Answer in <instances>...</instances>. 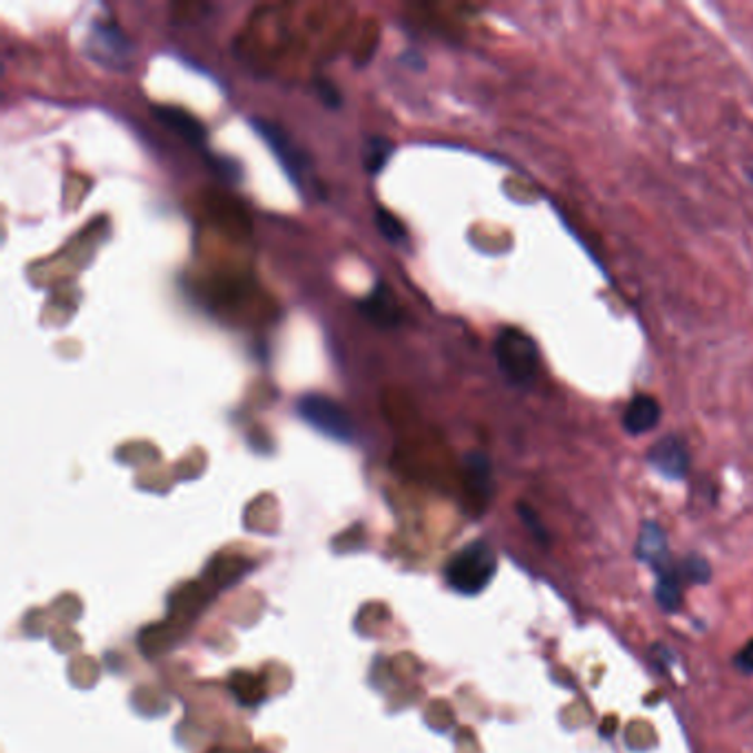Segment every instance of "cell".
Returning a JSON list of instances; mask_svg holds the SVG:
<instances>
[{"mask_svg":"<svg viewBox=\"0 0 753 753\" xmlns=\"http://www.w3.org/2000/svg\"><path fill=\"white\" fill-rule=\"evenodd\" d=\"M495 360L504 378L515 387H528L539 371V349L522 329L506 327L495 338Z\"/></svg>","mask_w":753,"mask_h":753,"instance_id":"obj_1","label":"cell"},{"mask_svg":"<svg viewBox=\"0 0 753 753\" xmlns=\"http://www.w3.org/2000/svg\"><path fill=\"white\" fill-rule=\"evenodd\" d=\"M497 571V557L486 542H473L457 551L445 568L447 584L462 595L482 593Z\"/></svg>","mask_w":753,"mask_h":753,"instance_id":"obj_2","label":"cell"},{"mask_svg":"<svg viewBox=\"0 0 753 753\" xmlns=\"http://www.w3.org/2000/svg\"><path fill=\"white\" fill-rule=\"evenodd\" d=\"M303 420L331 440L347 443L354 436V423L349 414L331 398L320 394H307L299 400Z\"/></svg>","mask_w":753,"mask_h":753,"instance_id":"obj_3","label":"cell"},{"mask_svg":"<svg viewBox=\"0 0 753 753\" xmlns=\"http://www.w3.org/2000/svg\"><path fill=\"white\" fill-rule=\"evenodd\" d=\"M647 462L658 473H663L665 477L681 479V477H685V473L690 468V453H687V447L681 438L665 436L663 440H658L656 445L650 447Z\"/></svg>","mask_w":753,"mask_h":753,"instance_id":"obj_4","label":"cell"},{"mask_svg":"<svg viewBox=\"0 0 753 753\" xmlns=\"http://www.w3.org/2000/svg\"><path fill=\"white\" fill-rule=\"evenodd\" d=\"M661 405L650 394H636L623 412V429L630 436H643L652 432L661 420Z\"/></svg>","mask_w":753,"mask_h":753,"instance_id":"obj_5","label":"cell"},{"mask_svg":"<svg viewBox=\"0 0 753 753\" xmlns=\"http://www.w3.org/2000/svg\"><path fill=\"white\" fill-rule=\"evenodd\" d=\"M152 116L175 136L186 140L188 145H201L206 140V129L197 118L179 107H155Z\"/></svg>","mask_w":753,"mask_h":753,"instance_id":"obj_6","label":"cell"},{"mask_svg":"<svg viewBox=\"0 0 753 753\" xmlns=\"http://www.w3.org/2000/svg\"><path fill=\"white\" fill-rule=\"evenodd\" d=\"M360 309L380 329L396 327L400 323V316H403L394 295L383 286H378L365 301L360 303Z\"/></svg>","mask_w":753,"mask_h":753,"instance_id":"obj_7","label":"cell"},{"mask_svg":"<svg viewBox=\"0 0 753 753\" xmlns=\"http://www.w3.org/2000/svg\"><path fill=\"white\" fill-rule=\"evenodd\" d=\"M255 131L268 142V147L275 151V155L281 159V164L286 166V170L297 179L299 172H301V155L299 151L293 147V142L288 140V136L277 129L275 125L270 122H261V120H255Z\"/></svg>","mask_w":753,"mask_h":753,"instance_id":"obj_8","label":"cell"},{"mask_svg":"<svg viewBox=\"0 0 753 753\" xmlns=\"http://www.w3.org/2000/svg\"><path fill=\"white\" fill-rule=\"evenodd\" d=\"M466 482L477 497L486 499L491 495V464L482 453H470L466 457Z\"/></svg>","mask_w":753,"mask_h":753,"instance_id":"obj_9","label":"cell"},{"mask_svg":"<svg viewBox=\"0 0 753 753\" xmlns=\"http://www.w3.org/2000/svg\"><path fill=\"white\" fill-rule=\"evenodd\" d=\"M230 687L244 705H257L264 701V694H266L261 681L248 672H235L230 676Z\"/></svg>","mask_w":753,"mask_h":753,"instance_id":"obj_10","label":"cell"},{"mask_svg":"<svg viewBox=\"0 0 753 753\" xmlns=\"http://www.w3.org/2000/svg\"><path fill=\"white\" fill-rule=\"evenodd\" d=\"M641 555L647 562H654L656 566L665 559V535L656 524H645L641 533Z\"/></svg>","mask_w":753,"mask_h":753,"instance_id":"obj_11","label":"cell"},{"mask_svg":"<svg viewBox=\"0 0 753 753\" xmlns=\"http://www.w3.org/2000/svg\"><path fill=\"white\" fill-rule=\"evenodd\" d=\"M392 142L389 140H383V138H374L365 145V152H363V164H365V170L369 175H376L385 168L389 155H392Z\"/></svg>","mask_w":753,"mask_h":753,"instance_id":"obj_12","label":"cell"},{"mask_svg":"<svg viewBox=\"0 0 753 753\" xmlns=\"http://www.w3.org/2000/svg\"><path fill=\"white\" fill-rule=\"evenodd\" d=\"M376 226H378L380 235H383L389 244L403 246V244L407 241V230H405V226L400 224V219H398L394 212H389V210H385V208H378V210H376Z\"/></svg>","mask_w":753,"mask_h":753,"instance_id":"obj_13","label":"cell"},{"mask_svg":"<svg viewBox=\"0 0 753 753\" xmlns=\"http://www.w3.org/2000/svg\"><path fill=\"white\" fill-rule=\"evenodd\" d=\"M656 597H658L661 607H665L667 612H674V610L678 607L681 591H678L676 582H674L670 575H665V577L661 579V584H658V588H656Z\"/></svg>","mask_w":753,"mask_h":753,"instance_id":"obj_14","label":"cell"},{"mask_svg":"<svg viewBox=\"0 0 753 753\" xmlns=\"http://www.w3.org/2000/svg\"><path fill=\"white\" fill-rule=\"evenodd\" d=\"M736 665L743 670V672H753V643H750L736 658Z\"/></svg>","mask_w":753,"mask_h":753,"instance_id":"obj_15","label":"cell"},{"mask_svg":"<svg viewBox=\"0 0 753 753\" xmlns=\"http://www.w3.org/2000/svg\"><path fill=\"white\" fill-rule=\"evenodd\" d=\"M318 91H320V96L325 98V102L329 105V107H338V93H336V89L329 85V82H318Z\"/></svg>","mask_w":753,"mask_h":753,"instance_id":"obj_16","label":"cell"}]
</instances>
